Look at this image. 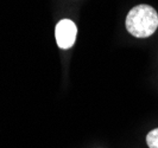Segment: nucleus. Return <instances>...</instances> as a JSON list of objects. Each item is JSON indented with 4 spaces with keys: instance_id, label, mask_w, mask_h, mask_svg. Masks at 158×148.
I'll list each match as a JSON object with an SVG mask.
<instances>
[{
    "instance_id": "nucleus-2",
    "label": "nucleus",
    "mask_w": 158,
    "mask_h": 148,
    "mask_svg": "<svg viewBox=\"0 0 158 148\" xmlns=\"http://www.w3.org/2000/svg\"><path fill=\"white\" fill-rule=\"evenodd\" d=\"M76 34H77V27L70 19H62L56 25V42H57V45L63 50L70 49L74 45L76 40Z\"/></svg>"
},
{
    "instance_id": "nucleus-3",
    "label": "nucleus",
    "mask_w": 158,
    "mask_h": 148,
    "mask_svg": "<svg viewBox=\"0 0 158 148\" xmlns=\"http://www.w3.org/2000/svg\"><path fill=\"white\" fill-rule=\"evenodd\" d=\"M146 142L150 148H158V128L151 130L146 135Z\"/></svg>"
},
{
    "instance_id": "nucleus-1",
    "label": "nucleus",
    "mask_w": 158,
    "mask_h": 148,
    "mask_svg": "<svg viewBox=\"0 0 158 148\" xmlns=\"http://www.w3.org/2000/svg\"><path fill=\"white\" fill-rule=\"evenodd\" d=\"M158 27L157 11L149 5H138L131 8L126 17V29L133 37L146 38Z\"/></svg>"
}]
</instances>
